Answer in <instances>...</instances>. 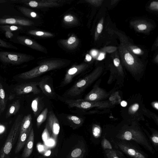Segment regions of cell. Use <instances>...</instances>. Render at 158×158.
<instances>
[{
	"mask_svg": "<svg viewBox=\"0 0 158 158\" xmlns=\"http://www.w3.org/2000/svg\"><path fill=\"white\" fill-rule=\"evenodd\" d=\"M38 85L43 93L48 97H53L55 95L53 88L46 79H43L38 82Z\"/></svg>",
	"mask_w": 158,
	"mask_h": 158,
	"instance_id": "8fae6325",
	"label": "cell"
},
{
	"mask_svg": "<svg viewBox=\"0 0 158 158\" xmlns=\"http://www.w3.org/2000/svg\"><path fill=\"white\" fill-rule=\"evenodd\" d=\"M4 158H10V155H7V156L5 157Z\"/></svg>",
	"mask_w": 158,
	"mask_h": 158,
	"instance_id": "f6af8a7d",
	"label": "cell"
},
{
	"mask_svg": "<svg viewBox=\"0 0 158 158\" xmlns=\"http://www.w3.org/2000/svg\"><path fill=\"white\" fill-rule=\"evenodd\" d=\"M10 28L11 30L15 31L17 30L18 28V27L16 26H12L10 27Z\"/></svg>",
	"mask_w": 158,
	"mask_h": 158,
	"instance_id": "74e56055",
	"label": "cell"
},
{
	"mask_svg": "<svg viewBox=\"0 0 158 158\" xmlns=\"http://www.w3.org/2000/svg\"><path fill=\"white\" fill-rule=\"evenodd\" d=\"M76 39L75 37H70L68 40L67 43L69 44H72L74 43L76 41Z\"/></svg>",
	"mask_w": 158,
	"mask_h": 158,
	"instance_id": "1f68e13d",
	"label": "cell"
},
{
	"mask_svg": "<svg viewBox=\"0 0 158 158\" xmlns=\"http://www.w3.org/2000/svg\"><path fill=\"white\" fill-rule=\"evenodd\" d=\"M32 117L31 114H28L23 118L20 128L19 134L25 131L31 124Z\"/></svg>",
	"mask_w": 158,
	"mask_h": 158,
	"instance_id": "9a60e30c",
	"label": "cell"
},
{
	"mask_svg": "<svg viewBox=\"0 0 158 158\" xmlns=\"http://www.w3.org/2000/svg\"><path fill=\"white\" fill-rule=\"evenodd\" d=\"M116 144L123 152L133 158H147L142 153L127 143L120 142L116 143Z\"/></svg>",
	"mask_w": 158,
	"mask_h": 158,
	"instance_id": "52a82bcc",
	"label": "cell"
},
{
	"mask_svg": "<svg viewBox=\"0 0 158 158\" xmlns=\"http://www.w3.org/2000/svg\"><path fill=\"white\" fill-rule=\"evenodd\" d=\"M105 54L103 53H102L100 54L98 59L99 60H101L104 58Z\"/></svg>",
	"mask_w": 158,
	"mask_h": 158,
	"instance_id": "8d00e7d4",
	"label": "cell"
},
{
	"mask_svg": "<svg viewBox=\"0 0 158 158\" xmlns=\"http://www.w3.org/2000/svg\"><path fill=\"white\" fill-rule=\"evenodd\" d=\"M23 118L22 114L16 118L8 135L6 141L0 151V158H4L9 155L14 144L18 138L21 123Z\"/></svg>",
	"mask_w": 158,
	"mask_h": 158,
	"instance_id": "6da1fadb",
	"label": "cell"
},
{
	"mask_svg": "<svg viewBox=\"0 0 158 158\" xmlns=\"http://www.w3.org/2000/svg\"><path fill=\"white\" fill-rule=\"evenodd\" d=\"M38 85V82H36L25 83L16 86L14 90L16 94L19 95L31 93L34 94H37L40 92L37 87Z\"/></svg>",
	"mask_w": 158,
	"mask_h": 158,
	"instance_id": "8992f818",
	"label": "cell"
},
{
	"mask_svg": "<svg viewBox=\"0 0 158 158\" xmlns=\"http://www.w3.org/2000/svg\"><path fill=\"white\" fill-rule=\"evenodd\" d=\"M5 35L7 38H10L13 36V34L10 31H7L5 33Z\"/></svg>",
	"mask_w": 158,
	"mask_h": 158,
	"instance_id": "e575fe53",
	"label": "cell"
},
{
	"mask_svg": "<svg viewBox=\"0 0 158 158\" xmlns=\"http://www.w3.org/2000/svg\"><path fill=\"white\" fill-rule=\"evenodd\" d=\"M124 140H133L145 147L151 152L153 149L150 143L143 134L131 131H126L119 134L117 137Z\"/></svg>",
	"mask_w": 158,
	"mask_h": 158,
	"instance_id": "3957f363",
	"label": "cell"
},
{
	"mask_svg": "<svg viewBox=\"0 0 158 158\" xmlns=\"http://www.w3.org/2000/svg\"><path fill=\"white\" fill-rule=\"evenodd\" d=\"M34 139V131L32 127L25 145V147L22 155V158H27L31 154L33 148Z\"/></svg>",
	"mask_w": 158,
	"mask_h": 158,
	"instance_id": "9c48e42d",
	"label": "cell"
},
{
	"mask_svg": "<svg viewBox=\"0 0 158 158\" xmlns=\"http://www.w3.org/2000/svg\"><path fill=\"white\" fill-rule=\"evenodd\" d=\"M102 148L106 149H112V146L110 142L105 138H103L102 140Z\"/></svg>",
	"mask_w": 158,
	"mask_h": 158,
	"instance_id": "44dd1931",
	"label": "cell"
},
{
	"mask_svg": "<svg viewBox=\"0 0 158 158\" xmlns=\"http://www.w3.org/2000/svg\"><path fill=\"white\" fill-rule=\"evenodd\" d=\"M105 152L107 158H119L114 150L106 149Z\"/></svg>",
	"mask_w": 158,
	"mask_h": 158,
	"instance_id": "ffe728a7",
	"label": "cell"
},
{
	"mask_svg": "<svg viewBox=\"0 0 158 158\" xmlns=\"http://www.w3.org/2000/svg\"><path fill=\"white\" fill-rule=\"evenodd\" d=\"M84 68V65H80L70 69L65 75L61 85L64 86L70 83L76 75L81 72Z\"/></svg>",
	"mask_w": 158,
	"mask_h": 158,
	"instance_id": "ba28073f",
	"label": "cell"
},
{
	"mask_svg": "<svg viewBox=\"0 0 158 158\" xmlns=\"http://www.w3.org/2000/svg\"><path fill=\"white\" fill-rule=\"evenodd\" d=\"M85 59L87 61H91V60L92 58L90 55L88 54H87L86 55Z\"/></svg>",
	"mask_w": 158,
	"mask_h": 158,
	"instance_id": "f35d334b",
	"label": "cell"
},
{
	"mask_svg": "<svg viewBox=\"0 0 158 158\" xmlns=\"http://www.w3.org/2000/svg\"><path fill=\"white\" fill-rule=\"evenodd\" d=\"M151 140L154 145L157 147L158 145V136L157 134L153 135L151 137Z\"/></svg>",
	"mask_w": 158,
	"mask_h": 158,
	"instance_id": "d4e9b609",
	"label": "cell"
},
{
	"mask_svg": "<svg viewBox=\"0 0 158 158\" xmlns=\"http://www.w3.org/2000/svg\"><path fill=\"white\" fill-rule=\"evenodd\" d=\"M43 104L40 98L37 97L32 101L31 107L35 116H37L40 112L42 107Z\"/></svg>",
	"mask_w": 158,
	"mask_h": 158,
	"instance_id": "5bb4252c",
	"label": "cell"
},
{
	"mask_svg": "<svg viewBox=\"0 0 158 158\" xmlns=\"http://www.w3.org/2000/svg\"><path fill=\"white\" fill-rule=\"evenodd\" d=\"M103 29V25L101 23H99L97 27V31L98 33H100L102 32Z\"/></svg>",
	"mask_w": 158,
	"mask_h": 158,
	"instance_id": "4dcf8cb0",
	"label": "cell"
},
{
	"mask_svg": "<svg viewBox=\"0 0 158 158\" xmlns=\"http://www.w3.org/2000/svg\"><path fill=\"white\" fill-rule=\"evenodd\" d=\"M30 15L33 18L35 17L36 16V14L33 12H31Z\"/></svg>",
	"mask_w": 158,
	"mask_h": 158,
	"instance_id": "7bdbcfd3",
	"label": "cell"
},
{
	"mask_svg": "<svg viewBox=\"0 0 158 158\" xmlns=\"http://www.w3.org/2000/svg\"><path fill=\"white\" fill-rule=\"evenodd\" d=\"M127 102L125 101H123L121 103V105L123 107H125L127 105Z\"/></svg>",
	"mask_w": 158,
	"mask_h": 158,
	"instance_id": "60d3db41",
	"label": "cell"
},
{
	"mask_svg": "<svg viewBox=\"0 0 158 158\" xmlns=\"http://www.w3.org/2000/svg\"><path fill=\"white\" fill-rule=\"evenodd\" d=\"M133 51L135 54H139L141 52V50L140 49L137 48L133 49Z\"/></svg>",
	"mask_w": 158,
	"mask_h": 158,
	"instance_id": "d590c367",
	"label": "cell"
},
{
	"mask_svg": "<svg viewBox=\"0 0 158 158\" xmlns=\"http://www.w3.org/2000/svg\"><path fill=\"white\" fill-rule=\"evenodd\" d=\"M0 23L28 25H30V23L29 21L24 19L10 18L5 19H0Z\"/></svg>",
	"mask_w": 158,
	"mask_h": 158,
	"instance_id": "4fadbf2b",
	"label": "cell"
},
{
	"mask_svg": "<svg viewBox=\"0 0 158 158\" xmlns=\"http://www.w3.org/2000/svg\"><path fill=\"white\" fill-rule=\"evenodd\" d=\"M48 113V110L46 108L39 115L36 119V125L38 128L46 120Z\"/></svg>",
	"mask_w": 158,
	"mask_h": 158,
	"instance_id": "e0dca14e",
	"label": "cell"
},
{
	"mask_svg": "<svg viewBox=\"0 0 158 158\" xmlns=\"http://www.w3.org/2000/svg\"><path fill=\"white\" fill-rule=\"evenodd\" d=\"M20 107L19 100L15 101L9 107L7 111L6 117L8 118L10 116L15 114L19 110Z\"/></svg>",
	"mask_w": 158,
	"mask_h": 158,
	"instance_id": "2e32d148",
	"label": "cell"
},
{
	"mask_svg": "<svg viewBox=\"0 0 158 158\" xmlns=\"http://www.w3.org/2000/svg\"><path fill=\"white\" fill-rule=\"evenodd\" d=\"M91 54L92 56H95L97 55V52L95 50H93L91 52Z\"/></svg>",
	"mask_w": 158,
	"mask_h": 158,
	"instance_id": "b9f144b4",
	"label": "cell"
},
{
	"mask_svg": "<svg viewBox=\"0 0 158 158\" xmlns=\"http://www.w3.org/2000/svg\"><path fill=\"white\" fill-rule=\"evenodd\" d=\"M138 28L140 30H143L146 29L147 26L144 24H140L138 26Z\"/></svg>",
	"mask_w": 158,
	"mask_h": 158,
	"instance_id": "836d02e7",
	"label": "cell"
},
{
	"mask_svg": "<svg viewBox=\"0 0 158 158\" xmlns=\"http://www.w3.org/2000/svg\"><path fill=\"white\" fill-rule=\"evenodd\" d=\"M46 127L51 133L53 139L56 141L60 131V125L58 119L52 111L48 113Z\"/></svg>",
	"mask_w": 158,
	"mask_h": 158,
	"instance_id": "5b68a950",
	"label": "cell"
},
{
	"mask_svg": "<svg viewBox=\"0 0 158 158\" xmlns=\"http://www.w3.org/2000/svg\"><path fill=\"white\" fill-rule=\"evenodd\" d=\"M44 32L41 31H38L35 32V34L38 36H41L44 35Z\"/></svg>",
	"mask_w": 158,
	"mask_h": 158,
	"instance_id": "ab89813d",
	"label": "cell"
},
{
	"mask_svg": "<svg viewBox=\"0 0 158 158\" xmlns=\"http://www.w3.org/2000/svg\"><path fill=\"white\" fill-rule=\"evenodd\" d=\"M116 48L113 47H109L105 48V50L107 52H112L116 50Z\"/></svg>",
	"mask_w": 158,
	"mask_h": 158,
	"instance_id": "484cf974",
	"label": "cell"
},
{
	"mask_svg": "<svg viewBox=\"0 0 158 158\" xmlns=\"http://www.w3.org/2000/svg\"><path fill=\"white\" fill-rule=\"evenodd\" d=\"M125 59L127 64L129 65H132L134 63V59L131 54L127 53L124 56Z\"/></svg>",
	"mask_w": 158,
	"mask_h": 158,
	"instance_id": "7402d4cb",
	"label": "cell"
},
{
	"mask_svg": "<svg viewBox=\"0 0 158 158\" xmlns=\"http://www.w3.org/2000/svg\"><path fill=\"white\" fill-rule=\"evenodd\" d=\"M2 113V111H1V106L0 104V117L1 116V113Z\"/></svg>",
	"mask_w": 158,
	"mask_h": 158,
	"instance_id": "bcb514c9",
	"label": "cell"
},
{
	"mask_svg": "<svg viewBox=\"0 0 158 158\" xmlns=\"http://www.w3.org/2000/svg\"><path fill=\"white\" fill-rule=\"evenodd\" d=\"M62 64L55 63L44 64L29 71L20 74L19 78L23 79H29L37 77L49 71L59 68Z\"/></svg>",
	"mask_w": 158,
	"mask_h": 158,
	"instance_id": "7a4b0ae2",
	"label": "cell"
},
{
	"mask_svg": "<svg viewBox=\"0 0 158 158\" xmlns=\"http://www.w3.org/2000/svg\"><path fill=\"white\" fill-rule=\"evenodd\" d=\"M29 57L26 54L19 53L0 51V60L13 64H19L27 61Z\"/></svg>",
	"mask_w": 158,
	"mask_h": 158,
	"instance_id": "277c9868",
	"label": "cell"
},
{
	"mask_svg": "<svg viewBox=\"0 0 158 158\" xmlns=\"http://www.w3.org/2000/svg\"><path fill=\"white\" fill-rule=\"evenodd\" d=\"M114 63L116 67L118 66L120 64L119 60L118 58H115L114 60Z\"/></svg>",
	"mask_w": 158,
	"mask_h": 158,
	"instance_id": "d6a6232c",
	"label": "cell"
},
{
	"mask_svg": "<svg viewBox=\"0 0 158 158\" xmlns=\"http://www.w3.org/2000/svg\"><path fill=\"white\" fill-rule=\"evenodd\" d=\"M92 132L94 137L98 138L101 135V129L100 127L98 126L94 127L93 128Z\"/></svg>",
	"mask_w": 158,
	"mask_h": 158,
	"instance_id": "cb8c5ba5",
	"label": "cell"
},
{
	"mask_svg": "<svg viewBox=\"0 0 158 158\" xmlns=\"http://www.w3.org/2000/svg\"><path fill=\"white\" fill-rule=\"evenodd\" d=\"M32 127V124L31 123L25 131L19 135L18 141L15 149V154L18 153L25 146Z\"/></svg>",
	"mask_w": 158,
	"mask_h": 158,
	"instance_id": "30bf717a",
	"label": "cell"
},
{
	"mask_svg": "<svg viewBox=\"0 0 158 158\" xmlns=\"http://www.w3.org/2000/svg\"><path fill=\"white\" fill-rule=\"evenodd\" d=\"M67 118L70 123L74 125L80 126L82 123V120L81 118L73 115H69Z\"/></svg>",
	"mask_w": 158,
	"mask_h": 158,
	"instance_id": "d6986e66",
	"label": "cell"
},
{
	"mask_svg": "<svg viewBox=\"0 0 158 158\" xmlns=\"http://www.w3.org/2000/svg\"><path fill=\"white\" fill-rule=\"evenodd\" d=\"M155 107L157 109H158V103L157 102H156L154 104Z\"/></svg>",
	"mask_w": 158,
	"mask_h": 158,
	"instance_id": "ee69618b",
	"label": "cell"
},
{
	"mask_svg": "<svg viewBox=\"0 0 158 158\" xmlns=\"http://www.w3.org/2000/svg\"><path fill=\"white\" fill-rule=\"evenodd\" d=\"M39 158H42V157H39Z\"/></svg>",
	"mask_w": 158,
	"mask_h": 158,
	"instance_id": "7dc6e473",
	"label": "cell"
},
{
	"mask_svg": "<svg viewBox=\"0 0 158 158\" xmlns=\"http://www.w3.org/2000/svg\"><path fill=\"white\" fill-rule=\"evenodd\" d=\"M29 4L30 6L33 7H36L38 6V3L35 1H31L29 3Z\"/></svg>",
	"mask_w": 158,
	"mask_h": 158,
	"instance_id": "f1b7e54d",
	"label": "cell"
},
{
	"mask_svg": "<svg viewBox=\"0 0 158 158\" xmlns=\"http://www.w3.org/2000/svg\"><path fill=\"white\" fill-rule=\"evenodd\" d=\"M6 103L5 93L2 85L0 83V104L2 112L4 111L6 108Z\"/></svg>",
	"mask_w": 158,
	"mask_h": 158,
	"instance_id": "ac0fdd59",
	"label": "cell"
},
{
	"mask_svg": "<svg viewBox=\"0 0 158 158\" xmlns=\"http://www.w3.org/2000/svg\"><path fill=\"white\" fill-rule=\"evenodd\" d=\"M85 152V145L82 143L74 149L67 158H83Z\"/></svg>",
	"mask_w": 158,
	"mask_h": 158,
	"instance_id": "7c38bea8",
	"label": "cell"
},
{
	"mask_svg": "<svg viewBox=\"0 0 158 158\" xmlns=\"http://www.w3.org/2000/svg\"><path fill=\"white\" fill-rule=\"evenodd\" d=\"M150 7L153 9H158V2H152L150 5Z\"/></svg>",
	"mask_w": 158,
	"mask_h": 158,
	"instance_id": "83f0119b",
	"label": "cell"
},
{
	"mask_svg": "<svg viewBox=\"0 0 158 158\" xmlns=\"http://www.w3.org/2000/svg\"><path fill=\"white\" fill-rule=\"evenodd\" d=\"M64 19V20L66 21L70 22L73 20V18L71 16L67 15L65 16Z\"/></svg>",
	"mask_w": 158,
	"mask_h": 158,
	"instance_id": "f546056e",
	"label": "cell"
},
{
	"mask_svg": "<svg viewBox=\"0 0 158 158\" xmlns=\"http://www.w3.org/2000/svg\"><path fill=\"white\" fill-rule=\"evenodd\" d=\"M139 108V105L138 104H135L133 105L131 107V110L134 112L137 111Z\"/></svg>",
	"mask_w": 158,
	"mask_h": 158,
	"instance_id": "4316f807",
	"label": "cell"
},
{
	"mask_svg": "<svg viewBox=\"0 0 158 158\" xmlns=\"http://www.w3.org/2000/svg\"><path fill=\"white\" fill-rule=\"evenodd\" d=\"M0 47L8 48H13L17 49L15 47L12 45L8 42L0 39Z\"/></svg>",
	"mask_w": 158,
	"mask_h": 158,
	"instance_id": "603a6c76",
	"label": "cell"
}]
</instances>
